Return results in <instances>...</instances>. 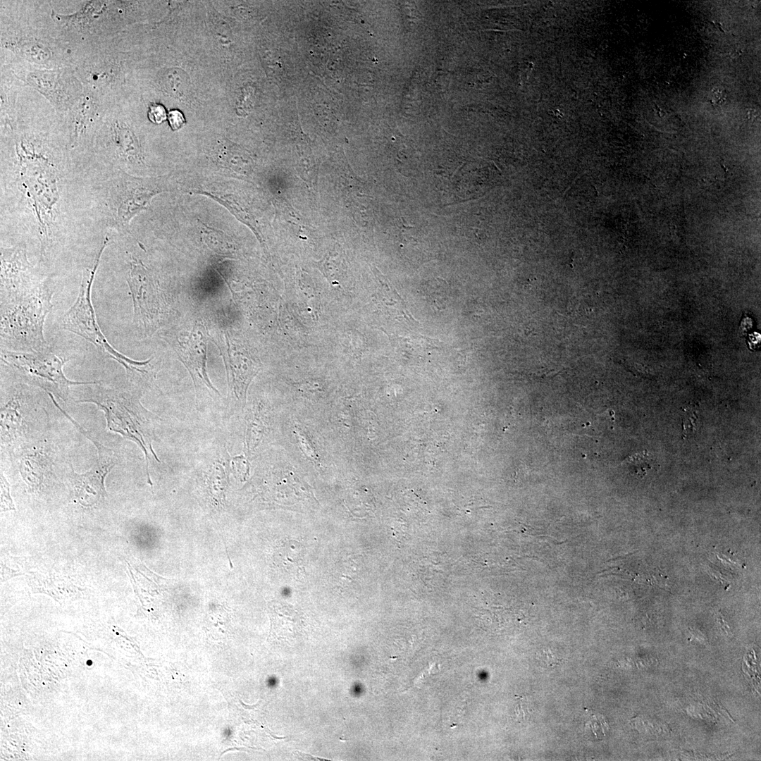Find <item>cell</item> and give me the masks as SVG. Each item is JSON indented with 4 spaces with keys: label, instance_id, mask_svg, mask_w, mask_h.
Instances as JSON below:
<instances>
[{
    "label": "cell",
    "instance_id": "1",
    "mask_svg": "<svg viewBox=\"0 0 761 761\" xmlns=\"http://www.w3.org/2000/svg\"><path fill=\"white\" fill-rule=\"evenodd\" d=\"M53 287L43 281L27 293L1 300V350L32 352L49 349L44 326L53 307Z\"/></svg>",
    "mask_w": 761,
    "mask_h": 761
},
{
    "label": "cell",
    "instance_id": "2",
    "mask_svg": "<svg viewBox=\"0 0 761 761\" xmlns=\"http://www.w3.org/2000/svg\"><path fill=\"white\" fill-rule=\"evenodd\" d=\"M106 237L98 252L93 265L84 268L78 294L73 305L60 318V328L73 333L94 345L106 357L121 364L128 373H145L144 369L151 358L146 361H135L116 349L103 334L99 325L92 301V287L99 265L101 254L108 245Z\"/></svg>",
    "mask_w": 761,
    "mask_h": 761
},
{
    "label": "cell",
    "instance_id": "3",
    "mask_svg": "<svg viewBox=\"0 0 761 761\" xmlns=\"http://www.w3.org/2000/svg\"><path fill=\"white\" fill-rule=\"evenodd\" d=\"M77 402H91L103 410L108 428L133 440L145 454L147 468L150 455L159 461L154 452L151 438L138 398L128 392L106 388L97 382L89 387L84 398Z\"/></svg>",
    "mask_w": 761,
    "mask_h": 761
},
{
    "label": "cell",
    "instance_id": "4",
    "mask_svg": "<svg viewBox=\"0 0 761 761\" xmlns=\"http://www.w3.org/2000/svg\"><path fill=\"white\" fill-rule=\"evenodd\" d=\"M1 361L16 371L26 382L66 401L73 385H89L97 381L80 382L68 379L63 368L68 359L57 356L50 349L22 352L1 350Z\"/></svg>",
    "mask_w": 761,
    "mask_h": 761
},
{
    "label": "cell",
    "instance_id": "5",
    "mask_svg": "<svg viewBox=\"0 0 761 761\" xmlns=\"http://www.w3.org/2000/svg\"><path fill=\"white\" fill-rule=\"evenodd\" d=\"M133 303V322L144 336L159 327L163 297L153 273L141 261L131 262L127 279Z\"/></svg>",
    "mask_w": 761,
    "mask_h": 761
},
{
    "label": "cell",
    "instance_id": "6",
    "mask_svg": "<svg viewBox=\"0 0 761 761\" xmlns=\"http://www.w3.org/2000/svg\"><path fill=\"white\" fill-rule=\"evenodd\" d=\"M42 282L33 274L24 245L1 248V300L27 293Z\"/></svg>",
    "mask_w": 761,
    "mask_h": 761
},
{
    "label": "cell",
    "instance_id": "7",
    "mask_svg": "<svg viewBox=\"0 0 761 761\" xmlns=\"http://www.w3.org/2000/svg\"><path fill=\"white\" fill-rule=\"evenodd\" d=\"M98 450V461L89 471L78 474L72 468V479L78 501L83 506L90 507L106 495L104 480L116 463L110 450L94 439Z\"/></svg>",
    "mask_w": 761,
    "mask_h": 761
},
{
    "label": "cell",
    "instance_id": "8",
    "mask_svg": "<svg viewBox=\"0 0 761 761\" xmlns=\"http://www.w3.org/2000/svg\"><path fill=\"white\" fill-rule=\"evenodd\" d=\"M178 350L179 355L189 370L196 387L205 386L209 390L218 394L207 373V342L202 326H196L187 338L180 342Z\"/></svg>",
    "mask_w": 761,
    "mask_h": 761
},
{
    "label": "cell",
    "instance_id": "9",
    "mask_svg": "<svg viewBox=\"0 0 761 761\" xmlns=\"http://www.w3.org/2000/svg\"><path fill=\"white\" fill-rule=\"evenodd\" d=\"M112 187L111 197L116 207V222L123 225L144 209L156 193L154 188L143 186V182L129 180L126 177Z\"/></svg>",
    "mask_w": 761,
    "mask_h": 761
},
{
    "label": "cell",
    "instance_id": "10",
    "mask_svg": "<svg viewBox=\"0 0 761 761\" xmlns=\"http://www.w3.org/2000/svg\"><path fill=\"white\" fill-rule=\"evenodd\" d=\"M226 349L224 361L227 369L230 387L235 397L245 403L247 390L252 378L258 371V366L245 352L238 349L232 343L228 335L225 336Z\"/></svg>",
    "mask_w": 761,
    "mask_h": 761
},
{
    "label": "cell",
    "instance_id": "11",
    "mask_svg": "<svg viewBox=\"0 0 761 761\" xmlns=\"http://www.w3.org/2000/svg\"><path fill=\"white\" fill-rule=\"evenodd\" d=\"M47 457L39 450L25 453L19 460V471L25 483L32 489H37L47 469Z\"/></svg>",
    "mask_w": 761,
    "mask_h": 761
},
{
    "label": "cell",
    "instance_id": "12",
    "mask_svg": "<svg viewBox=\"0 0 761 761\" xmlns=\"http://www.w3.org/2000/svg\"><path fill=\"white\" fill-rule=\"evenodd\" d=\"M22 421L19 399L13 396L1 409V438L7 440L16 438L20 433Z\"/></svg>",
    "mask_w": 761,
    "mask_h": 761
},
{
    "label": "cell",
    "instance_id": "13",
    "mask_svg": "<svg viewBox=\"0 0 761 761\" xmlns=\"http://www.w3.org/2000/svg\"><path fill=\"white\" fill-rule=\"evenodd\" d=\"M274 607L273 621H278L281 635L285 638H295L299 633L302 626V620L299 613L292 607L287 605L280 604Z\"/></svg>",
    "mask_w": 761,
    "mask_h": 761
},
{
    "label": "cell",
    "instance_id": "14",
    "mask_svg": "<svg viewBox=\"0 0 761 761\" xmlns=\"http://www.w3.org/2000/svg\"><path fill=\"white\" fill-rule=\"evenodd\" d=\"M226 474L224 467L220 464H215L210 469L209 474V484L210 490L214 497L220 502L224 498V491L226 485Z\"/></svg>",
    "mask_w": 761,
    "mask_h": 761
},
{
    "label": "cell",
    "instance_id": "15",
    "mask_svg": "<svg viewBox=\"0 0 761 761\" xmlns=\"http://www.w3.org/2000/svg\"><path fill=\"white\" fill-rule=\"evenodd\" d=\"M629 469L638 476H643L650 469V463L646 453H639L628 457L625 462Z\"/></svg>",
    "mask_w": 761,
    "mask_h": 761
},
{
    "label": "cell",
    "instance_id": "16",
    "mask_svg": "<svg viewBox=\"0 0 761 761\" xmlns=\"http://www.w3.org/2000/svg\"><path fill=\"white\" fill-rule=\"evenodd\" d=\"M584 734L588 739H600L604 736L602 719L595 715L590 717L585 724Z\"/></svg>",
    "mask_w": 761,
    "mask_h": 761
},
{
    "label": "cell",
    "instance_id": "17",
    "mask_svg": "<svg viewBox=\"0 0 761 761\" xmlns=\"http://www.w3.org/2000/svg\"><path fill=\"white\" fill-rule=\"evenodd\" d=\"M1 508L4 512L15 510V506L10 495L9 484L2 474H1Z\"/></svg>",
    "mask_w": 761,
    "mask_h": 761
},
{
    "label": "cell",
    "instance_id": "18",
    "mask_svg": "<svg viewBox=\"0 0 761 761\" xmlns=\"http://www.w3.org/2000/svg\"><path fill=\"white\" fill-rule=\"evenodd\" d=\"M148 116L151 122L157 124L161 123L167 118L165 109L159 104L151 106Z\"/></svg>",
    "mask_w": 761,
    "mask_h": 761
},
{
    "label": "cell",
    "instance_id": "19",
    "mask_svg": "<svg viewBox=\"0 0 761 761\" xmlns=\"http://www.w3.org/2000/svg\"><path fill=\"white\" fill-rule=\"evenodd\" d=\"M233 464V469L237 474L242 480H245L249 475V464L248 461L242 457H237L234 459Z\"/></svg>",
    "mask_w": 761,
    "mask_h": 761
},
{
    "label": "cell",
    "instance_id": "20",
    "mask_svg": "<svg viewBox=\"0 0 761 761\" xmlns=\"http://www.w3.org/2000/svg\"><path fill=\"white\" fill-rule=\"evenodd\" d=\"M168 119L173 130H178L185 124V118L179 111H172L168 113Z\"/></svg>",
    "mask_w": 761,
    "mask_h": 761
},
{
    "label": "cell",
    "instance_id": "21",
    "mask_svg": "<svg viewBox=\"0 0 761 761\" xmlns=\"http://www.w3.org/2000/svg\"><path fill=\"white\" fill-rule=\"evenodd\" d=\"M296 436H297V439L299 440V444L302 447V450L305 452V453L307 454H308L309 456H310L311 458L316 459V454H314V452L313 450L311 449V445H308L309 443L307 441V439H306L304 435H303L302 433L297 431Z\"/></svg>",
    "mask_w": 761,
    "mask_h": 761
}]
</instances>
